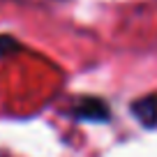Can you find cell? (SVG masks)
Returning <instances> with one entry per match:
<instances>
[{
  "instance_id": "3",
  "label": "cell",
  "mask_w": 157,
  "mask_h": 157,
  "mask_svg": "<svg viewBox=\"0 0 157 157\" xmlns=\"http://www.w3.org/2000/svg\"><path fill=\"white\" fill-rule=\"evenodd\" d=\"M21 51V42L14 39L12 35H0V58H5V56H12Z\"/></svg>"
},
{
  "instance_id": "1",
  "label": "cell",
  "mask_w": 157,
  "mask_h": 157,
  "mask_svg": "<svg viewBox=\"0 0 157 157\" xmlns=\"http://www.w3.org/2000/svg\"><path fill=\"white\" fill-rule=\"evenodd\" d=\"M67 116H72L78 123H106L111 120V111H109L106 102L99 97H78L72 102Z\"/></svg>"
},
{
  "instance_id": "2",
  "label": "cell",
  "mask_w": 157,
  "mask_h": 157,
  "mask_svg": "<svg viewBox=\"0 0 157 157\" xmlns=\"http://www.w3.org/2000/svg\"><path fill=\"white\" fill-rule=\"evenodd\" d=\"M132 116L148 129L157 127V95H146L132 102Z\"/></svg>"
}]
</instances>
